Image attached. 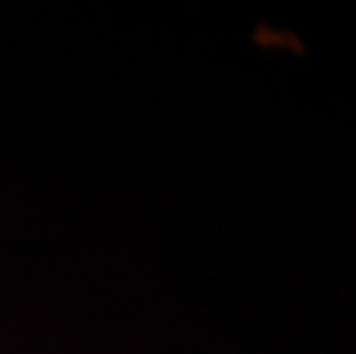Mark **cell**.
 Returning <instances> with one entry per match:
<instances>
[]
</instances>
